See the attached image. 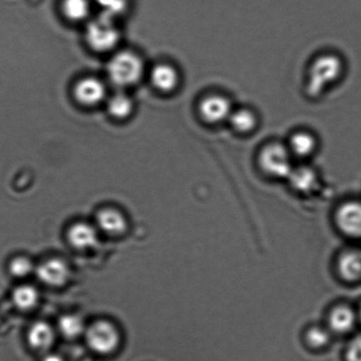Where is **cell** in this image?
<instances>
[{
    "label": "cell",
    "instance_id": "1",
    "mask_svg": "<svg viewBox=\"0 0 361 361\" xmlns=\"http://www.w3.org/2000/svg\"><path fill=\"white\" fill-rule=\"evenodd\" d=\"M343 63L338 55L319 56L312 63L307 83V94L312 98L320 97L328 87L341 78Z\"/></svg>",
    "mask_w": 361,
    "mask_h": 361
},
{
    "label": "cell",
    "instance_id": "2",
    "mask_svg": "<svg viewBox=\"0 0 361 361\" xmlns=\"http://www.w3.org/2000/svg\"><path fill=\"white\" fill-rule=\"evenodd\" d=\"M145 65L138 55L131 51L116 54L108 65V75L111 82L118 87L134 85L141 80Z\"/></svg>",
    "mask_w": 361,
    "mask_h": 361
},
{
    "label": "cell",
    "instance_id": "3",
    "mask_svg": "<svg viewBox=\"0 0 361 361\" xmlns=\"http://www.w3.org/2000/svg\"><path fill=\"white\" fill-rule=\"evenodd\" d=\"M258 161L262 170L272 178H288L294 168L288 147L279 142L264 146L259 154Z\"/></svg>",
    "mask_w": 361,
    "mask_h": 361
},
{
    "label": "cell",
    "instance_id": "4",
    "mask_svg": "<svg viewBox=\"0 0 361 361\" xmlns=\"http://www.w3.org/2000/svg\"><path fill=\"white\" fill-rule=\"evenodd\" d=\"M111 19V17L103 15L87 25L86 39L93 50L106 52L118 44L119 31Z\"/></svg>",
    "mask_w": 361,
    "mask_h": 361
},
{
    "label": "cell",
    "instance_id": "5",
    "mask_svg": "<svg viewBox=\"0 0 361 361\" xmlns=\"http://www.w3.org/2000/svg\"><path fill=\"white\" fill-rule=\"evenodd\" d=\"M87 343L94 353L110 354L114 353L119 343L118 329L111 322H94L86 331Z\"/></svg>",
    "mask_w": 361,
    "mask_h": 361
},
{
    "label": "cell",
    "instance_id": "6",
    "mask_svg": "<svg viewBox=\"0 0 361 361\" xmlns=\"http://www.w3.org/2000/svg\"><path fill=\"white\" fill-rule=\"evenodd\" d=\"M336 226L345 236L361 238V201L343 202L335 214Z\"/></svg>",
    "mask_w": 361,
    "mask_h": 361
},
{
    "label": "cell",
    "instance_id": "7",
    "mask_svg": "<svg viewBox=\"0 0 361 361\" xmlns=\"http://www.w3.org/2000/svg\"><path fill=\"white\" fill-rule=\"evenodd\" d=\"M199 114L203 121L209 124H219L229 121L233 105L226 97L222 94H209L200 102Z\"/></svg>",
    "mask_w": 361,
    "mask_h": 361
},
{
    "label": "cell",
    "instance_id": "8",
    "mask_svg": "<svg viewBox=\"0 0 361 361\" xmlns=\"http://www.w3.org/2000/svg\"><path fill=\"white\" fill-rule=\"evenodd\" d=\"M73 94L79 103L86 106H94L104 99L106 87L100 80L87 77L76 84Z\"/></svg>",
    "mask_w": 361,
    "mask_h": 361
},
{
    "label": "cell",
    "instance_id": "9",
    "mask_svg": "<svg viewBox=\"0 0 361 361\" xmlns=\"http://www.w3.org/2000/svg\"><path fill=\"white\" fill-rule=\"evenodd\" d=\"M359 321V315L353 307L340 304L332 308L328 317V328L336 334H347L353 331Z\"/></svg>",
    "mask_w": 361,
    "mask_h": 361
},
{
    "label": "cell",
    "instance_id": "10",
    "mask_svg": "<svg viewBox=\"0 0 361 361\" xmlns=\"http://www.w3.org/2000/svg\"><path fill=\"white\" fill-rule=\"evenodd\" d=\"M336 269L343 281L357 283L361 281V250L356 248L346 250L340 254Z\"/></svg>",
    "mask_w": 361,
    "mask_h": 361
},
{
    "label": "cell",
    "instance_id": "11",
    "mask_svg": "<svg viewBox=\"0 0 361 361\" xmlns=\"http://www.w3.org/2000/svg\"><path fill=\"white\" fill-rule=\"evenodd\" d=\"M38 279L45 285L59 287L68 281L70 271L68 266L59 259H51L37 268Z\"/></svg>",
    "mask_w": 361,
    "mask_h": 361
},
{
    "label": "cell",
    "instance_id": "12",
    "mask_svg": "<svg viewBox=\"0 0 361 361\" xmlns=\"http://www.w3.org/2000/svg\"><path fill=\"white\" fill-rule=\"evenodd\" d=\"M69 243L77 250H89L97 243L96 230L90 224L79 223L70 228L68 234Z\"/></svg>",
    "mask_w": 361,
    "mask_h": 361
},
{
    "label": "cell",
    "instance_id": "13",
    "mask_svg": "<svg viewBox=\"0 0 361 361\" xmlns=\"http://www.w3.org/2000/svg\"><path fill=\"white\" fill-rule=\"evenodd\" d=\"M152 82L157 90L169 93L176 90L180 76L176 69L170 65H157L152 72Z\"/></svg>",
    "mask_w": 361,
    "mask_h": 361
},
{
    "label": "cell",
    "instance_id": "14",
    "mask_svg": "<svg viewBox=\"0 0 361 361\" xmlns=\"http://www.w3.org/2000/svg\"><path fill=\"white\" fill-rule=\"evenodd\" d=\"M288 180L294 190L299 192L313 191L318 184L317 171L308 166L294 167Z\"/></svg>",
    "mask_w": 361,
    "mask_h": 361
},
{
    "label": "cell",
    "instance_id": "15",
    "mask_svg": "<svg viewBox=\"0 0 361 361\" xmlns=\"http://www.w3.org/2000/svg\"><path fill=\"white\" fill-rule=\"evenodd\" d=\"M54 329L45 322H37L27 333V341L32 348L37 350H47L54 343Z\"/></svg>",
    "mask_w": 361,
    "mask_h": 361
},
{
    "label": "cell",
    "instance_id": "16",
    "mask_svg": "<svg viewBox=\"0 0 361 361\" xmlns=\"http://www.w3.org/2000/svg\"><path fill=\"white\" fill-rule=\"evenodd\" d=\"M97 224L102 231L110 235L123 233L127 229V221L117 210L106 209L97 215Z\"/></svg>",
    "mask_w": 361,
    "mask_h": 361
},
{
    "label": "cell",
    "instance_id": "17",
    "mask_svg": "<svg viewBox=\"0 0 361 361\" xmlns=\"http://www.w3.org/2000/svg\"><path fill=\"white\" fill-rule=\"evenodd\" d=\"M317 142L314 136L310 133L299 131L290 136L287 147L293 156L298 157H307L312 155L317 149Z\"/></svg>",
    "mask_w": 361,
    "mask_h": 361
},
{
    "label": "cell",
    "instance_id": "18",
    "mask_svg": "<svg viewBox=\"0 0 361 361\" xmlns=\"http://www.w3.org/2000/svg\"><path fill=\"white\" fill-rule=\"evenodd\" d=\"M231 128L240 134H250L257 127V114L250 109L240 108L233 110L229 118Z\"/></svg>",
    "mask_w": 361,
    "mask_h": 361
},
{
    "label": "cell",
    "instance_id": "19",
    "mask_svg": "<svg viewBox=\"0 0 361 361\" xmlns=\"http://www.w3.org/2000/svg\"><path fill=\"white\" fill-rule=\"evenodd\" d=\"M107 109L112 117L118 119L128 118L132 114L134 104L131 98L123 93L115 94L108 101Z\"/></svg>",
    "mask_w": 361,
    "mask_h": 361
},
{
    "label": "cell",
    "instance_id": "20",
    "mask_svg": "<svg viewBox=\"0 0 361 361\" xmlns=\"http://www.w3.org/2000/svg\"><path fill=\"white\" fill-rule=\"evenodd\" d=\"M13 300L19 310H30L37 303V290L30 286H19L13 293Z\"/></svg>",
    "mask_w": 361,
    "mask_h": 361
},
{
    "label": "cell",
    "instance_id": "21",
    "mask_svg": "<svg viewBox=\"0 0 361 361\" xmlns=\"http://www.w3.org/2000/svg\"><path fill=\"white\" fill-rule=\"evenodd\" d=\"M90 11L89 0H64L63 12L69 20L80 22L86 19Z\"/></svg>",
    "mask_w": 361,
    "mask_h": 361
},
{
    "label": "cell",
    "instance_id": "22",
    "mask_svg": "<svg viewBox=\"0 0 361 361\" xmlns=\"http://www.w3.org/2000/svg\"><path fill=\"white\" fill-rule=\"evenodd\" d=\"M331 331L324 326H312L306 332V341L312 348H324L331 340Z\"/></svg>",
    "mask_w": 361,
    "mask_h": 361
},
{
    "label": "cell",
    "instance_id": "23",
    "mask_svg": "<svg viewBox=\"0 0 361 361\" xmlns=\"http://www.w3.org/2000/svg\"><path fill=\"white\" fill-rule=\"evenodd\" d=\"M59 331L68 338H78L84 331L82 318L75 314H66L59 322Z\"/></svg>",
    "mask_w": 361,
    "mask_h": 361
},
{
    "label": "cell",
    "instance_id": "24",
    "mask_svg": "<svg viewBox=\"0 0 361 361\" xmlns=\"http://www.w3.org/2000/svg\"><path fill=\"white\" fill-rule=\"evenodd\" d=\"M32 271V262L25 257H17L9 265V271L16 278H24Z\"/></svg>",
    "mask_w": 361,
    "mask_h": 361
},
{
    "label": "cell",
    "instance_id": "25",
    "mask_svg": "<svg viewBox=\"0 0 361 361\" xmlns=\"http://www.w3.org/2000/svg\"><path fill=\"white\" fill-rule=\"evenodd\" d=\"M98 5L104 10L103 15L114 18L115 16L123 13L127 6L126 0H97Z\"/></svg>",
    "mask_w": 361,
    "mask_h": 361
},
{
    "label": "cell",
    "instance_id": "26",
    "mask_svg": "<svg viewBox=\"0 0 361 361\" xmlns=\"http://www.w3.org/2000/svg\"><path fill=\"white\" fill-rule=\"evenodd\" d=\"M347 361H361V336H357L349 343L346 350Z\"/></svg>",
    "mask_w": 361,
    "mask_h": 361
},
{
    "label": "cell",
    "instance_id": "27",
    "mask_svg": "<svg viewBox=\"0 0 361 361\" xmlns=\"http://www.w3.org/2000/svg\"><path fill=\"white\" fill-rule=\"evenodd\" d=\"M42 361H64V360H63L62 357L58 355V354L49 353V354H47V355H45L44 357V359Z\"/></svg>",
    "mask_w": 361,
    "mask_h": 361
},
{
    "label": "cell",
    "instance_id": "28",
    "mask_svg": "<svg viewBox=\"0 0 361 361\" xmlns=\"http://www.w3.org/2000/svg\"><path fill=\"white\" fill-rule=\"evenodd\" d=\"M357 315H359V320L361 322V305H360V307L359 312H357Z\"/></svg>",
    "mask_w": 361,
    "mask_h": 361
}]
</instances>
